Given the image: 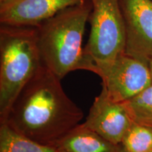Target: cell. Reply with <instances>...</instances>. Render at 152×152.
Segmentation results:
<instances>
[{
    "mask_svg": "<svg viewBox=\"0 0 152 152\" xmlns=\"http://www.w3.org/2000/svg\"><path fill=\"white\" fill-rule=\"evenodd\" d=\"M83 118V111L64 92L61 79L43 66L22 89L0 124L39 143L54 146Z\"/></svg>",
    "mask_w": 152,
    "mask_h": 152,
    "instance_id": "1",
    "label": "cell"
},
{
    "mask_svg": "<svg viewBox=\"0 0 152 152\" xmlns=\"http://www.w3.org/2000/svg\"><path fill=\"white\" fill-rule=\"evenodd\" d=\"M92 9L91 0L63 9L37 26L43 66L61 80L70 72L96 73L95 64L85 54L83 39Z\"/></svg>",
    "mask_w": 152,
    "mask_h": 152,
    "instance_id": "2",
    "label": "cell"
},
{
    "mask_svg": "<svg viewBox=\"0 0 152 152\" xmlns=\"http://www.w3.org/2000/svg\"><path fill=\"white\" fill-rule=\"evenodd\" d=\"M42 66L37 26L1 24L0 123L22 89Z\"/></svg>",
    "mask_w": 152,
    "mask_h": 152,
    "instance_id": "3",
    "label": "cell"
},
{
    "mask_svg": "<svg viewBox=\"0 0 152 152\" xmlns=\"http://www.w3.org/2000/svg\"><path fill=\"white\" fill-rule=\"evenodd\" d=\"M91 1L90 34L84 52L98 70L125 54V30L118 0Z\"/></svg>",
    "mask_w": 152,
    "mask_h": 152,
    "instance_id": "4",
    "label": "cell"
},
{
    "mask_svg": "<svg viewBox=\"0 0 152 152\" xmlns=\"http://www.w3.org/2000/svg\"><path fill=\"white\" fill-rule=\"evenodd\" d=\"M149 63L123 54L99 68L97 74L112 100L124 103L141 93L152 84Z\"/></svg>",
    "mask_w": 152,
    "mask_h": 152,
    "instance_id": "5",
    "label": "cell"
},
{
    "mask_svg": "<svg viewBox=\"0 0 152 152\" xmlns=\"http://www.w3.org/2000/svg\"><path fill=\"white\" fill-rule=\"evenodd\" d=\"M125 30V52L149 63L152 58V0H118Z\"/></svg>",
    "mask_w": 152,
    "mask_h": 152,
    "instance_id": "6",
    "label": "cell"
},
{
    "mask_svg": "<svg viewBox=\"0 0 152 152\" xmlns=\"http://www.w3.org/2000/svg\"><path fill=\"white\" fill-rule=\"evenodd\" d=\"M132 123L124 103L112 100L102 87L83 124L108 141L119 145Z\"/></svg>",
    "mask_w": 152,
    "mask_h": 152,
    "instance_id": "7",
    "label": "cell"
},
{
    "mask_svg": "<svg viewBox=\"0 0 152 152\" xmlns=\"http://www.w3.org/2000/svg\"><path fill=\"white\" fill-rule=\"evenodd\" d=\"M89 0H10L0 4V23L37 26L63 9Z\"/></svg>",
    "mask_w": 152,
    "mask_h": 152,
    "instance_id": "8",
    "label": "cell"
},
{
    "mask_svg": "<svg viewBox=\"0 0 152 152\" xmlns=\"http://www.w3.org/2000/svg\"><path fill=\"white\" fill-rule=\"evenodd\" d=\"M54 147L58 152H121L110 142L82 123L62 137Z\"/></svg>",
    "mask_w": 152,
    "mask_h": 152,
    "instance_id": "9",
    "label": "cell"
},
{
    "mask_svg": "<svg viewBox=\"0 0 152 152\" xmlns=\"http://www.w3.org/2000/svg\"><path fill=\"white\" fill-rule=\"evenodd\" d=\"M0 152H58L47 145L15 132L7 125L0 124Z\"/></svg>",
    "mask_w": 152,
    "mask_h": 152,
    "instance_id": "10",
    "label": "cell"
},
{
    "mask_svg": "<svg viewBox=\"0 0 152 152\" xmlns=\"http://www.w3.org/2000/svg\"><path fill=\"white\" fill-rule=\"evenodd\" d=\"M121 152L152 151V128L133 122L119 144Z\"/></svg>",
    "mask_w": 152,
    "mask_h": 152,
    "instance_id": "11",
    "label": "cell"
},
{
    "mask_svg": "<svg viewBox=\"0 0 152 152\" xmlns=\"http://www.w3.org/2000/svg\"><path fill=\"white\" fill-rule=\"evenodd\" d=\"M124 104L133 122L152 128V84Z\"/></svg>",
    "mask_w": 152,
    "mask_h": 152,
    "instance_id": "12",
    "label": "cell"
},
{
    "mask_svg": "<svg viewBox=\"0 0 152 152\" xmlns=\"http://www.w3.org/2000/svg\"><path fill=\"white\" fill-rule=\"evenodd\" d=\"M149 69H150V72H151V78H152V58L149 61Z\"/></svg>",
    "mask_w": 152,
    "mask_h": 152,
    "instance_id": "13",
    "label": "cell"
},
{
    "mask_svg": "<svg viewBox=\"0 0 152 152\" xmlns=\"http://www.w3.org/2000/svg\"><path fill=\"white\" fill-rule=\"evenodd\" d=\"M9 1H10V0H0V4H4Z\"/></svg>",
    "mask_w": 152,
    "mask_h": 152,
    "instance_id": "14",
    "label": "cell"
},
{
    "mask_svg": "<svg viewBox=\"0 0 152 152\" xmlns=\"http://www.w3.org/2000/svg\"><path fill=\"white\" fill-rule=\"evenodd\" d=\"M150 152H152V151H150Z\"/></svg>",
    "mask_w": 152,
    "mask_h": 152,
    "instance_id": "15",
    "label": "cell"
}]
</instances>
